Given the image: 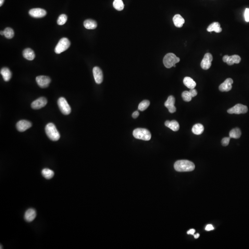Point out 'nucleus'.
I'll use <instances>...</instances> for the list:
<instances>
[{
	"instance_id": "f257e3e1",
	"label": "nucleus",
	"mask_w": 249,
	"mask_h": 249,
	"mask_svg": "<svg viewBox=\"0 0 249 249\" xmlns=\"http://www.w3.org/2000/svg\"><path fill=\"white\" fill-rule=\"evenodd\" d=\"M174 168L178 172H191L194 170L195 166L192 162L188 160H179L175 163Z\"/></svg>"
},
{
	"instance_id": "f03ea898",
	"label": "nucleus",
	"mask_w": 249,
	"mask_h": 249,
	"mask_svg": "<svg viewBox=\"0 0 249 249\" xmlns=\"http://www.w3.org/2000/svg\"><path fill=\"white\" fill-rule=\"evenodd\" d=\"M45 132L49 139L54 141H58L60 138V134L55 125L50 123L45 127Z\"/></svg>"
},
{
	"instance_id": "7ed1b4c3",
	"label": "nucleus",
	"mask_w": 249,
	"mask_h": 249,
	"mask_svg": "<svg viewBox=\"0 0 249 249\" xmlns=\"http://www.w3.org/2000/svg\"><path fill=\"white\" fill-rule=\"evenodd\" d=\"M180 59L177 57L175 54L173 53H168L164 56L163 60L164 65L167 68L175 67L176 64L179 62Z\"/></svg>"
},
{
	"instance_id": "20e7f679",
	"label": "nucleus",
	"mask_w": 249,
	"mask_h": 249,
	"mask_svg": "<svg viewBox=\"0 0 249 249\" xmlns=\"http://www.w3.org/2000/svg\"><path fill=\"white\" fill-rule=\"evenodd\" d=\"M134 138L138 139L144 141L150 140L151 138V132L148 130L144 128H137L133 131Z\"/></svg>"
},
{
	"instance_id": "39448f33",
	"label": "nucleus",
	"mask_w": 249,
	"mask_h": 249,
	"mask_svg": "<svg viewBox=\"0 0 249 249\" xmlns=\"http://www.w3.org/2000/svg\"><path fill=\"white\" fill-rule=\"evenodd\" d=\"M70 44L71 43L68 38H62L60 39L56 45L54 49V51L58 54L62 53L69 48Z\"/></svg>"
},
{
	"instance_id": "423d86ee",
	"label": "nucleus",
	"mask_w": 249,
	"mask_h": 249,
	"mask_svg": "<svg viewBox=\"0 0 249 249\" xmlns=\"http://www.w3.org/2000/svg\"><path fill=\"white\" fill-rule=\"evenodd\" d=\"M58 105L60 111L64 115H68L71 112L70 105L65 98H60L58 100Z\"/></svg>"
},
{
	"instance_id": "0eeeda50",
	"label": "nucleus",
	"mask_w": 249,
	"mask_h": 249,
	"mask_svg": "<svg viewBox=\"0 0 249 249\" xmlns=\"http://www.w3.org/2000/svg\"><path fill=\"white\" fill-rule=\"evenodd\" d=\"M248 112V108L247 106L241 104H237L234 107L227 110V113L230 114H246Z\"/></svg>"
},
{
	"instance_id": "6e6552de",
	"label": "nucleus",
	"mask_w": 249,
	"mask_h": 249,
	"mask_svg": "<svg viewBox=\"0 0 249 249\" xmlns=\"http://www.w3.org/2000/svg\"><path fill=\"white\" fill-rule=\"evenodd\" d=\"M213 61V56L211 53H206L201 63V66L204 70H208L211 66Z\"/></svg>"
},
{
	"instance_id": "1a4fd4ad",
	"label": "nucleus",
	"mask_w": 249,
	"mask_h": 249,
	"mask_svg": "<svg viewBox=\"0 0 249 249\" xmlns=\"http://www.w3.org/2000/svg\"><path fill=\"white\" fill-rule=\"evenodd\" d=\"M241 57L239 55L235 54L232 56L225 55L223 57V61L227 63L228 65H233L234 64H239L241 61Z\"/></svg>"
},
{
	"instance_id": "9d476101",
	"label": "nucleus",
	"mask_w": 249,
	"mask_h": 249,
	"mask_svg": "<svg viewBox=\"0 0 249 249\" xmlns=\"http://www.w3.org/2000/svg\"><path fill=\"white\" fill-rule=\"evenodd\" d=\"M36 80L39 86L42 88H47L51 82L50 78L46 76H39L37 77Z\"/></svg>"
},
{
	"instance_id": "9b49d317",
	"label": "nucleus",
	"mask_w": 249,
	"mask_h": 249,
	"mask_svg": "<svg viewBox=\"0 0 249 249\" xmlns=\"http://www.w3.org/2000/svg\"><path fill=\"white\" fill-rule=\"evenodd\" d=\"M47 103V99L41 97L33 101L31 103V107L34 110H39L46 106Z\"/></svg>"
},
{
	"instance_id": "f8f14e48",
	"label": "nucleus",
	"mask_w": 249,
	"mask_h": 249,
	"mask_svg": "<svg viewBox=\"0 0 249 249\" xmlns=\"http://www.w3.org/2000/svg\"><path fill=\"white\" fill-rule=\"evenodd\" d=\"M29 14L31 17L35 18H41L47 14V12L44 9L42 8H33L30 9Z\"/></svg>"
},
{
	"instance_id": "ddd939ff",
	"label": "nucleus",
	"mask_w": 249,
	"mask_h": 249,
	"mask_svg": "<svg viewBox=\"0 0 249 249\" xmlns=\"http://www.w3.org/2000/svg\"><path fill=\"white\" fill-rule=\"evenodd\" d=\"M175 98L173 96H170L165 102V106L168 109L170 113H174L176 111V108L175 106Z\"/></svg>"
},
{
	"instance_id": "4468645a",
	"label": "nucleus",
	"mask_w": 249,
	"mask_h": 249,
	"mask_svg": "<svg viewBox=\"0 0 249 249\" xmlns=\"http://www.w3.org/2000/svg\"><path fill=\"white\" fill-rule=\"evenodd\" d=\"M93 74L96 83L101 84L103 81V74L101 69L98 66H95L93 68Z\"/></svg>"
},
{
	"instance_id": "2eb2a0df",
	"label": "nucleus",
	"mask_w": 249,
	"mask_h": 249,
	"mask_svg": "<svg viewBox=\"0 0 249 249\" xmlns=\"http://www.w3.org/2000/svg\"><path fill=\"white\" fill-rule=\"evenodd\" d=\"M234 83L233 79L228 78L219 86V90L222 92L230 91L232 88V84Z\"/></svg>"
},
{
	"instance_id": "dca6fc26",
	"label": "nucleus",
	"mask_w": 249,
	"mask_h": 249,
	"mask_svg": "<svg viewBox=\"0 0 249 249\" xmlns=\"http://www.w3.org/2000/svg\"><path fill=\"white\" fill-rule=\"evenodd\" d=\"M32 126V124L29 121L26 120H21L18 122L16 124V127L18 130L20 132H23Z\"/></svg>"
},
{
	"instance_id": "f3484780",
	"label": "nucleus",
	"mask_w": 249,
	"mask_h": 249,
	"mask_svg": "<svg viewBox=\"0 0 249 249\" xmlns=\"http://www.w3.org/2000/svg\"><path fill=\"white\" fill-rule=\"evenodd\" d=\"M37 213L36 211L34 209H28L25 213V220L27 222H31L35 219Z\"/></svg>"
},
{
	"instance_id": "a211bd4d",
	"label": "nucleus",
	"mask_w": 249,
	"mask_h": 249,
	"mask_svg": "<svg viewBox=\"0 0 249 249\" xmlns=\"http://www.w3.org/2000/svg\"><path fill=\"white\" fill-rule=\"evenodd\" d=\"M23 56L29 61H32L35 57V54L34 51L30 48H27L23 52Z\"/></svg>"
},
{
	"instance_id": "6ab92c4d",
	"label": "nucleus",
	"mask_w": 249,
	"mask_h": 249,
	"mask_svg": "<svg viewBox=\"0 0 249 249\" xmlns=\"http://www.w3.org/2000/svg\"><path fill=\"white\" fill-rule=\"evenodd\" d=\"M165 125L166 127H167L174 131H178L179 129V124L175 120L172 121H166Z\"/></svg>"
},
{
	"instance_id": "aec40b11",
	"label": "nucleus",
	"mask_w": 249,
	"mask_h": 249,
	"mask_svg": "<svg viewBox=\"0 0 249 249\" xmlns=\"http://www.w3.org/2000/svg\"><path fill=\"white\" fill-rule=\"evenodd\" d=\"M173 22L176 27L180 28L185 23V19L180 14H176L173 18Z\"/></svg>"
},
{
	"instance_id": "412c9836",
	"label": "nucleus",
	"mask_w": 249,
	"mask_h": 249,
	"mask_svg": "<svg viewBox=\"0 0 249 249\" xmlns=\"http://www.w3.org/2000/svg\"><path fill=\"white\" fill-rule=\"evenodd\" d=\"M207 30L208 32L215 31L216 33H220L222 31V29L220 26V23L216 22L211 24L207 28Z\"/></svg>"
},
{
	"instance_id": "4be33fe9",
	"label": "nucleus",
	"mask_w": 249,
	"mask_h": 249,
	"mask_svg": "<svg viewBox=\"0 0 249 249\" xmlns=\"http://www.w3.org/2000/svg\"><path fill=\"white\" fill-rule=\"evenodd\" d=\"M1 74L5 81H9L12 77V73L7 67H3L1 70Z\"/></svg>"
},
{
	"instance_id": "5701e85b",
	"label": "nucleus",
	"mask_w": 249,
	"mask_h": 249,
	"mask_svg": "<svg viewBox=\"0 0 249 249\" xmlns=\"http://www.w3.org/2000/svg\"><path fill=\"white\" fill-rule=\"evenodd\" d=\"M183 83L184 85L190 89H194L196 87V83L191 78L186 77L184 78Z\"/></svg>"
},
{
	"instance_id": "b1692460",
	"label": "nucleus",
	"mask_w": 249,
	"mask_h": 249,
	"mask_svg": "<svg viewBox=\"0 0 249 249\" xmlns=\"http://www.w3.org/2000/svg\"><path fill=\"white\" fill-rule=\"evenodd\" d=\"M84 26L87 29H95L97 28L98 25L95 20L92 19H87L84 22Z\"/></svg>"
},
{
	"instance_id": "393cba45",
	"label": "nucleus",
	"mask_w": 249,
	"mask_h": 249,
	"mask_svg": "<svg viewBox=\"0 0 249 249\" xmlns=\"http://www.w3.org/2000/svg\"><path fill=\"white\" fill-rule=\"evenodd\" d=\"M204 131V127L203 125L201 124H197L194 125L192 127V131L196 135H200L202 134Z\"/></svg>"
},
{
	"instance_id": "a878e982",
	"label": "nucleus",
	"mask_w": 249,
	"mask_h": 249,
	"mask_svg": "<svg viewBox=\"0 0 249 249\" xmlns=\"http://www.w3.org/2000/svg\"><path fill=\"white\" fill-rule=\"evenodd\" d=\"M241 130L239 128L233 129L229 132V137L230 138L238 139L241 137Z\"/></svg>"
},
{
	"instance_id": "bb28decb",
	"label": "nucleus",
	"mask_w": 249,
	"mask_h": 249,
	"mask_svg": "<svg viewBox=\"0 0 249 249\" xmlns=\"http://www.w3.org/2000/svg\"><path fill=\"white\" fill-rule=\"evenodd\" d=\"M42 174L45 179H51L54 176V171L49 168L43 169L42 171Z\"/></svg>"
},
{
	"instance_id": "cd10ccee",
	"label": "nucleus",
	"mask_w": 249,
	"mask_h": 249,
	"mask_svg": "<svg viewBox=\"0 0 249 249\" xmlns=\"http://www.w3.org/2000/svg\"><path fill=\"white\" fill-rule=\"evenodd\" d=\"M113 6L115 9L118 11H122L124 8V4L122 0H114Z\"/></svg>"
},
{
	"instance_id": "c85d7f7f",
	"label": "nucleus",
	"mask_w": 249,
	"mask_h": 249,
	"mask_svg": "<svg viewBox=\"0 0 249 249\" xmlns=\"http://www.w3.org/2000/svg\"><path fill=\"white\" fill-rule=\"evenodd\" d=\"M14 31L12 28L7 27L4 30V36L7 39H11L14 37Z\"/></svg>"
},
{
	"instance_id": "c756f323",
	"label": "nucleus",
	"mask_w": 249,
	"mask_h": 249,
	"mask_svg": "<svg viewBox=\"0 0 249 249\" xmlns=\"http://www.w3.org/2000/svg\"><path fill=\"white\" fill-rule=\"evenodd\" d=\"M150 105V102L148 100H144L143 101L141 102L139 104V105L138 109L141 111H143L146 110L147 108H148Z\"/></svg>"
},
{
	"instance_id": "7c9ffc66",
	"label": "nucleus",
	"mask_w": 249,
	"mask_h": 249,
	"mask_svg": "<svg viewBox=\"0 0 249 249\" xmlns=\"http://www.w3.org/2000/svg\"><path fill=\"white\" fill-rule=\"evenodd\" d=\"M67 19V17L66 15L65 14H61L58 18V19H57V24L59 25H60V26L64 25V24L66 23Z\"/></svg>"
},
{
	"instance_id": "2f4dec72",
	"label": "nucleus",
	"mask_w": 249,
	"mask_h": 249,
	"mask_svg": "<svg viewBox=\"0 0 249 249\" xmlns=\"http://www.w3.org/2000/svg\"><path fill=\"white\" fill-rule=\"evenodd\" d=\"M182 98L184 101L189 102L191 100L192 97H191L189 91H185L182 92Z\"/></svg>"
},
{
	"instance_id": "473e14b6",
	"label": "nucleus",
	"mask_w": 249,
	"mask_h": 249,
	"mask_svg": "<svg viewBox=\"0 0 249 249\" xmlns=\"http://www.w3.org/2000/svg\"><path fill=\"white\" fill-rule=\"evenodd\" d=\"M230 137H226V138H223L222 140V145L224 146H227L229 144V142H230Z\"/></svg>"
},
{
	"instance_id": "72a5a7b5",
	"label": "nucleus",
	"mask_w": 249,
	"mask_h": 249,
	"mask_svg": "<svg viewBox=\"0 0 249 249\" xmlns=\"http://www.w3.org/2000/svg\"><path fill=\"white\" fill-rule=\"evenodd\" d=\"M245 18L247 22H249V8H246L245 10Z\"/></svg>"
},
{
	"instance_id": "f704fd0d",
	"label": "nucleus",
	"mask_w": 249,
	"mask_h": 249,
	"mask_svg": "<svg viewBox=\"0 0 249 249\" xmlns=\"http://www.w3.org/2000/svg\"><path fill=\"white\" fill-rule=\"evenodd\" d=\"M189 92L192 98L196 97L197 94H198V92H197V90L194 88L190 89Z\"/></svg>"
},
{
	"instance_id": "c9c22d12",
	"label": "nucleus",
	"mask_w": 249,
	"mask_h": 249,
	"mask_svg": "<svg viewBox=\"0 0 249 249\" xmlns=\"http://www.w3.org/2000/svg\"><path fill=\"white\" fill-rule=\"evenodd\" d=\"M214 227L211 224L207 225L206 227H205V230L207 231H211V230H214Z\"/></svg>"
},
{
	"instance_id": "e433bc0d",
	"label": "nucleus",
	"mask_w": 249,
	"mask_h": 249,
	"mask_svg": "<svg viewBox=\"0 0 249 249\" xmlns=\"http://www.w3.org/2000/svg\"><path fill=\"white\" fill-rule=\"evenodd\" d=\"M139 112L138 111H136L133 113L132 116L134 119H136L139 116Z\"/></svg>"
},
{
	"instance_id": "4c0bfd02",
	"label": "nucleus",
	"mask_w": 249,
	"mask_h": 249,
	"mask_svg": "<svg viewBox=\"0 0 249 249\" xmlns=\"http://www.w3.org/2000/svg\"><path fill=\"white\" fill-rule=\"evenodd\" d=\"M195 232V229H190V230L189 231H188L187 234L188 235H194Z\"/></svg>"
},
{
	"instance_id": "58836bf2",
	"label": "nucleus",
	"mask_w": 249,
	"mask_h": 249,
	"mask_svg": "<svg viewBox=\"0 0 249 249\" xmlns=\"http://www.w3.org/2000/svg\"><path fill=\"white\" fill-rule=\"evenodd\" d=\"M200 235L199 234H197V235H194V238L197 239L199 237Z\"/></svg>"
},
{
	"instance_id": "ea45409f",
	"label": "nucleus",
	"mask_w": 249,
	"mask_h": 249,
	"mask_svg": "<svg viewBox=\"0 0 249 249\" xmlns=\"http://www.w3.org/2000/svg\"><path fill=\"white\" fill-rule=\"evenodd\" d=\"M4 2V0H0V6H1L2 5Z\"/></svg>"
},
{
	"instance_id": "a19ab883",
	"label": "nucleus",
	"mask_w": 249,
	"mask_h": 249,
	"mask_svg": "<svg viewBox=\"0 0 249 249\" xmlns=\"http://www.w3.org/2000/svg\"><path fill=\"white\" fill-rule=\"evenodd\" d=\"M1 35H4V31H1Z\"/></svg>"
}]
</instances>
